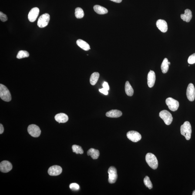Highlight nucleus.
I'll return each mask as SVG.
<instances>
[{"mask_svg": "<svg viewBox=\"0 0 195 195\" xmlns=\"http://www.w3.org/2000/svg\"><path fill=\"white\" fill-rule=\"evenodd\" d=\"M181 133L185 138L186 140H190L191 137L192 126L188 121L185 122L180 128Z\"/></svg>", "mask_w": 195, "mask_h": 195, "instance_id": "obj_1", "label": "nucleus"}, {"mask_svg": "<svg viewBox=\"0 0 195 195\" xmlns=\"http://www.w3.org/2000/svg\"><path fill=\"white\" fill-rule=\"evenodd\" d=\"M145 159L147 164L152 169H157L158 163L157 158L154 154L151 153H147L146 155Z\"/></svg>", "mask_w": 195, "mask_h": 195, "instance_id": "obj_2", "label": "nucleus"}, {"mask_svg": "<svg viewBox=\"0 0 195 195\" xmlns=\"http://www.w3.org/2000/svg\"><path fill=\"white\" fill-rule=\"evenodd\" d=\"M0 97L5 102H10L11 100V96L9 90L5 85L0 84Z\"/></svg>", "mask_w": 195, "mask_h": 195, "instance_id": "obj_3", "label": "nucleus"}, {"mask_svg": "<svg viewBox=\"0 0 195 195\" xmlns=\"http://www.w3.org/2000/svg\"><path fill=\"white\" fill-rule=\"evenodd\" d=\"M159 116L166 125H170L173 122V116L167 110H164L160 111Z\"/></svg>", "mask_w": 195, "mask_h": 195, "instance_id": "obj_4", "label": "nucleus"}, {"mask_svg": "<svg viewBox=\"0 0 195 195\" xmlns=\"http://www.w3.org/2000/svg\"><path fill=\"white\" fill-rule=\"evenodd\" d=\"M50 20V16L47 13L43 14L40 16L38 20L37 25L39 27L43 28L48 25Z\"/></svg>", "mask_w": 195, "mask_h": 195, "instance_id": "obj_5", "label": "nucleus"}, {"mask_svg": "<svg viewBox=\"0 0 195 195\" xmlns=\"http://www.w3.org/2000/svg\"><path fill=\"white\" fill-rule=\"evenodd\" d=\"M166 103L169 109L173 111H177L179 107V102L172 98H167L166 99Z\"/></svg>", "mask_w": 195, "mask_h": 195, "instance_id": "obj_6", "label": "nucleus"}, {"mask_svg": "<svg viewBox=\"0 0 195 195\" xmlns=\"http://www.w3.org/2000/svg\"><path fill=\"white\" fill-rule=\"evenodd\" d=\"M109 173V183H113L116 182L118 178V173L116 168L114 166H111L108 170Z\"/></svg>", "mask_w": 195, "mask_h": 195, "instance_id": "obj_7", "label": "nucleus"}, {"mask_svg": "<svg viewBox=\"0 0 195 195\" xmlns=\"http://www.w3.org/2000/svg\"><path fill=\"white\" fill-rule=\"evenodd\" d=\"M28 131L29 135L34 137H38L41 133L39 128L35 124H31L28 126Z\"/></svg>", "mask_w": 195, "mask_h": 195, "instance_id": "obj_8", "label": "nucleus"}, {"mask_svg": "<svg viewBox=\"0 0 195 195\" xmlns=\"http://www.w3.org/2000/svg\"><path fill=\"white\" fill-rule=\"evenodd\" d=\"M126 136L129 140L134 142L139 141L142 138L140 134L135 131H130L128 132Z\"/></svg>", "mask_w": 195, "mask_h": 195, "instance_id": "obj_9", "label": "nucleus"}, {"mask_svg": "<svg viewBox=\"0 0 195 195\" xmlns=\"http://www.w3.org/2000/svg\"><path fill=\"white\" fill-rule=\"evenodd\" d=\"M186 96L190 101H193L195 99V89L193 84H189L186 90Z\"/></svg>", "mask_w": 195, "mask_h": 195, "instance_id": "obj_10", "label": "nucleus"}, {"mask_svg": "<svg viewBox=\"0 0 195 195\" xmlns=\"http://www.w3.org/2000/svg\"><path fill=\"white\" fill-rule=\"evenodd\" d=\"M62 169L61 166L55 165L49 168L48 169V174L51 176H56L59 175L62 173Z\"/></svg>", "mask_w": 195, "mask_h": 195, "instance_id": "obj_11", "label": "nucleus"}, {"mask_svg": "<svg viewBox=\"0 0 195 195\" xmlns=\"http://www.w3.org/2000/svg\"><path fill=\"white\" fill-rule=\"evenodd\" d=\"M12 169V164L8 161H3L0 163V170L3 173H8Z\"/></svg>", "mask_w": 195, "mask_h": 195, "instance_id": "obj_12", "label": "nucleus"}, {"mask_svg": "<svg viewBox=\"0 0 195 195\" xmlns=\"http://www.w3.org/2000/svg\"><path fill=\"white\" fill-rule=\"evenodd\" d=\"M39 10L37 7L33 8L30 11L28 15V18L31 22H33L36 20L39 15Z\"/></svg>", "mask_w": 195, "mask_h": 195, "instance_id": "obj_13", "label": "nucleus"}, {"mask_svg": "<svg viewBox=\"0 0 195 195\" xmlns=\"http://www.w3.org/2000/svg\"><path fill=\"white\" fill-rule=\"evenodd\" d=\"M156 80V74L154 71L150 70L147 75V84L149 88L154 86Z\"/></svg>", "mask_w": 195, "mask_h": 195, "instance_id": "obj_14", "label": "nucleus"}, {"mask_svg": "<svg viewBox=\"0 0 195 195\" xmlns=\"http://www.w3.org/2000/svg\"><path fill=\"white\" fill-rule=\"evenodd\" d=\"M156 25L158 29L162 32L166 33L168 30L167 24L164 20H158L156 21Z\"/></svg>", "mask_w": 195, "mask_h": 195, "instance_id": "obj_15", "label": "nucleus"}, {"mask_svg": "<svg viewBox=\"0 0 195 195\" xmlns=\"http://www.w3.org/2000/svg\"><path fill=\"white\" fill-rule=\"evenodd\" d=\"M55 120L59 123H66L68 120V117L64 113H59L55 115Z\"/></svg>", "mask_w": 195, "mask_h": 195, "instance_id": "obj_16", "label": "nucleus"}, {"mask_svg": "<svg viewBox=\"0 0 195 195\" xmlns=\"http://www.w3.org/2000/svg\"><path fill=\"white\" fill-rule=\"evenodd\" d=\"M192 18V12L190 10L186 9L185 10L184 14L181 15V18L183 21L189 22Z\"/></svg>", "mask_w": 195, "mask_h": 195, "instance_id": "obj_17", "label": "nucleus"}, {"mask_svg": "<svg viewBox=\"0 0 195 195\" xmlns=\"http://www.w3.org/2000/svg\"><path fill=\"white\" fill-rule=\"evenodd\" d=\"M122 112L117 109H112L106 113L107 116L108 117L112 118H119L122 116Z\"/></svg>", "mask_w": 195, "mask_h": 195, "instance_id": "obj_18", "label": "nucleus"}, {"mask_svg": "<svg viewBox=\"0 0 195 195\" xmlns=\"http://www.w3.org/2000/svg\"><path fill=\"white\" fill-rule=\"evenodd\" d=\"M76 43L79 47L85 51H88L90 49V46L87 43L82 39L77 40Z\"/></svg>", "mask_w": 195, "mask_h": 195, "instance_id": "obj_19", "label": "nucleus"}, {"mask_svg": "<svg viewBox=\"0 0 195 195\" xmlns=\"http://www.w3.org/2000/svg\"><path fill=\"white\" fill-rule=\"evenodd\" d=\"M88 156H90L93 159H97L100 155L99 150L94 149L91 148L87 152Z\"/></svg>", "mask_w": 195, "mask_h": 195, "instance_id": "obj_20", "label": "nucleus"}, {"mask_svg": "<svg viewBox=\"0 0 195 195\" xmlns=\"http://www.w3.org/2000/svg\"><path fill=\"white\" fill-rule=\"evenodd\" d=\"M94 10L96 13L100 15L106 14L108 12V10L106 8L99 5H95L94 7Z\"/></svg>", "mask_w": 195, "mask_h": 195, "instance_id": "obj_21", "label": "nucleus"}, {"mask_svg": "<svg viewBox=\"0 0 195 195\" xmlns=\"http://www.w3.org/2000/svg\"><path fill=\"white\" fill-rule=\"evenodd\" d=\"M125 88V91H126V94L128 96H133L134 93V90L131 85H130L129 82H128V81H127L126 82Z\"/></svg>", "mask_w": 195, "mask_h": 195, "instance_id": "obj_22", "label": "nucleus"}, {"mask_svg": "<svg viewBox=\"0 0 195 195\" xmlns=\"http://www.w3.org/2000/svg\"><path fill=\"white\" fill-rule=\"evenodd\" d=\"M99 77V74L98 72H94L90 76V82L91 85H94L97 82Z\"/></svg>", "mask_w": 195, "mask_h": 195, "instance_id": "obj_23", "label": "nucleus"}, {"mask_svg": "<svg viewBox=\"0 0 195 195\" xmlns=\"http://www.w3.org/2000/svg\"><path fill=\"white\" fill-rule=\"evenodd\" d=\"M168 62L169 61L167 58H165L163 60V62H162L161 68L162 72L163 73H166L169 70V65Z\"/></svg>", "mask_w": 195, "mask_h": 195, "instance_id": "obj_24", "label": "nucleus"}, {"mask_svg": "<svg viewBox=\"0 0 195 195\" xmlns=\"http://www.w3.org/2000/svg\"><path fill=\"white\" fill-rule=\"evenodd\" d=\"M73 152L76 154H83L84 151L81 146L79 145H74L72 146Z\"/></svg>", "mask_w": 195, "mask_h": 195, "instance_id": "obj_25", "label": "nucleus"}, {"mask_svg": "<svg viewBox=\"0 0 195 195\" xmlns=\"http://www.w3.org/2000/svg\"><path fill=\"white\" fill-rule=\"evenodd\" d=\"M29 56V52L26 51L21 50L18 52L17 54L16 58L18 59H22V58H27Z\"/></svg>", "mask_w": 195, "mask_h": 195, "instance_id": "obj_26", "label": "nucleus"}, {"mask_svg": "<svg viewBox=\"0 0 195 195\" xmlns=\"http://www.w3.org/2000/svg\"><path fill=\"white\" fill-rule=\"evenodd\" d=\"M75 15L77 18H83L84 15L83 10L82 8L79 7L76 8L75 9Z\"/></svg>", "mask_w": 195, "mask_h": 195, "instance_id": "obj_27", "label": "nucleus"}, {"mask_svg": "<svg viewBox=\"0 0 195 195\" xmlns=\"http://www.w3.org/2000/svg\"><path fill=\"white\" fill-rule=\"evenodd\" d=\"M143 182L145 185L149 189H151L153 188V185L148 176H146L145 177L144 179Z\"/></svg>", "mask_w": 195, "mask_h": 195, "instance_id": "obj_28", "label": "nucleus"}, {"mask_svg": "<svg viewBox=\"0 0 195 195\" xmlns=\"http://www.w3.org/2000/svg\"><path fill=\"white\" fill-rule=\"evenodd\" d=\"M188 62L189 64H191V65L195 63V53L189 56L188 59Z\"/></svg>", "mask_w": 195, "mask_h": 195, "instance_id": "obj_29", "label": "nucleus"}, {"mask_svg": "<svg viewBox=\"0 0 195 195\" xmlns=\"http://www.w3.org/2000/svg\"><path fill=\"white\" fill-rule=\"evenodd\" d=\"M69 188L73 190H78L79 189V186L77 183H71L69 185Z\"/></svg>", "mask_w": 195, "mask_h": 195, "instance_id": "obj_30", "label": "nucleus"}, {"mask_svg": "<svg viewBox=\"0 0 195 195\" xmlns=\"http://www.w3.org/2000/svg\"><path fill=\"white\" fill-rule=\"evenodd\" d=\"M0 19L3 22H5L7 20L8 18L7 15L2 12H0Z\"/></svg>", "mask_w": 195, "mask_h": 195, "instance_id": "obj_31", "label": "nucleus"}, {"mask_svg": "<svg viewBox=\"0 0 195 195\" xmlns=\"http://www.w3.org/2000/svg\"><path fill=\"white\" fill-rule=\"evenodd\" d=\"M99 91L101 93H103L105 95H107L108 94H109L108 91L106 89H104V88H102V89H99Z\"/></svg>", "mask_w": 195, "mask_h": 195, "instance_id": "obj_32", "label": "nucleus"}, {"mask_svg": "<svg viewBox=\"0 0 195 195\" xmlns=\"http://www.w3.org/2000/svg\"><path fill=\"white\" fill-rule=\"evenodd\" d=\"M103 88L106 89L107 90H109V84L107 82H104L103 84Z\"/></svg>", "mask_w": 195, "mask_h": 195, "instance_id": "obj_33", "label": "nucleus"}, {"mask_svg": "<svg viewBox=\"0 0 195 195\" xmlns=\"http://www.w3.org/2000/svg\"><path fill=\"white\" fill-rule=\"evenodd\" d=\"M4 129L3 126L2 124H0V134H2L4 132Z\"/></svg>", "mask_w": 195, "mask_h": 195, "instance_id": "obj_34", "label": "nucleus"}, {"mask_svg": "<svg viewBox=\"0 0 195 195\" xmlns=\"http://www.w3.org/2000/svg\"><path fill=\"white\" fill-rule=\"evenodd\" d=\"M110 1L112 2L117 3H120L122 2V0H110Z\"/></svg>", "mask_w": 195, "mask_h": 195, "instance_id": "obj_35", "label": "nucleus"}, {"mask_svg": "<svg viewBox=\"0 0 195 195\" xmlns=\"http://www.w3.org/2000/svg\"><path fill=\"white\" fill-rule=\"evenodd\" d=\"M192 195H195V190L193 191Z\"/></svg>", "mask_w": 195, "mask_h": 195, "instance_id": "obj_36", "label": "nucleus"}, {"mask_svg": "<svg viewBox=\"0 0 195 195\" xmlns=\"http://www.w3.org/2000/svg\"><path fill=\"white\" fill-rule=\"evenodd\" d=\"M168 63H169V65H170V64H171L170 62H168Z\"/></svg>", "mask_w": 195, "mask_h": 195, "instance_id": "obj_37", "label": "nucleus"}]
</instances>
